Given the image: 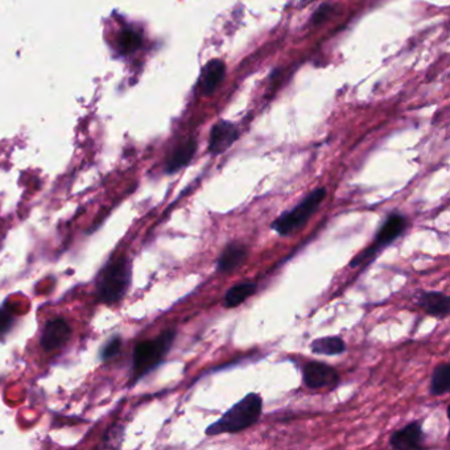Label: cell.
<instances>
[{"label": "cell", "instance_id": "obj_1", "mask_svg": "<svg viewBox=\"0 0 450 450\" xmlns=\"http://www.w3.org/2000/svg\"><path fill=\"white\" fill-rule=\"evenodd\" d=\"M263 399L259 393H247L242 401L234 404L220 420L209 425L205 433L208 436H218L225 433H239L249 430L261 419Z\"/></svg>", "mask_w": 450, "mask_h": 450}, {"label": "cell", "instance_id": "obj_2", "mask_svg": "<svg viewBox=\"0 0 450 450\" xmlns=\"http://www.w3.org/2000/svg\"><path fill=\"white\" fill-rule=\"evenodd\" d=\"M177 331L168 329L153 340L143 341L136 345L132 360V381H138L148 372L155 370L168 355L176 340Z\"/></svg>", "mask_w": 450, "mask_h": 450}, {"label": "cell", "instance_id": "obj_3", "mask_svg": "<svg viewBox=\"0 0 450 450\" xmlns=\"http://www.w3.org/2000/svg\"><path fill=\"white\" fill-rule=\"evenodd\" d=\"M328 190L325 188H317L310 191L309 194L299 202L290 211L281 213L280 215L271 223V229L276 231L281 237H288L301 230L313 214L319 211L322 201L326 199Z\"/></svg>", "mask_w": 450, "mask_h": 450}, {"label": "cell", "instance_id": "obj_4", "mask_svg": "<svg viewBox=\"0 0 450 450\" xmlns=\"http://www.w3.org/2000/svg\"><path fill=\"white\" fill-rule=\"evenodd\" d=\"M130 280V261L126 256L110 261L98 278L97 293L100 300L109 305L119 302L129 290Z\"/></svg>", "mask_w": 450, "mask_h": 450}, {"label": "cell", "instance_id": "obj_5", "mask_svg": "<svg viewBox=\"0 0 450 450\" xmlns=\"http://www.w3.org/2000/svg\"><path fill=\"white\" fill-rule=\"evenodd\" d=\"M408 220L401 214V213H392L384 223L381 225L378 234L375 235V240L367 247L366 250L362 251L355 258H353L350 261V267H360V266H367L369 263L377 258V255L383 250L386 246L391 244L393 240L398 239L401 234L405 230Z\"/></svg>", "mask_w": 450, "mask_h": 450}, {"label": "cell", "instance_id": "obj_6", "mask_svg": "<svg viewBox=\"0 0 450 450\" xmlns=\"http://www.w3.org/2000/svg\"><path fill=\"white\" fill-rule=\"evenodd\" d=\"M304 384L312 390L320 389H334L340 383V374L329 365L312 360L302 366Z\"/></svg>", "mask_w": 450, "mask_h": 450}, {"label": "cell", "instance_id": "obj_7", "mask_svg": "<svg viewBox=\"0 0 450 450\" xmlns=\"http://www.w3.org/2000/svg\"><path fill=\"white\" fill-rule=\"evenodd\" d=\"M71 328L68 321L64 319L49 320L42 331L41 336V348L45 351H54L61 349L68 341L71 340Z\"/></svg>", "mask_w": 450, "mask_h": 450}, {"label": "cell", "instance_id": "obj_8", "mask_svg": "<svg viewBox=\"0 0 450 450\" xmlns=\"http://www.w3.org/2000/svg\"><path fill=\"white\" fill-rule=\"evenodd\" d=\"M415 302L432 317L445 319L449 316V296L439 290H418L415 295Z\"/></svg>", "mask_w": 450, "mask_h": 450}, {"label": "cell", "instance_id": "obj_9", "mask_svg": "<svg viewBox=\"0 0 450 450\" xmlns=\"http://www.w3.org/2000/svg\"><path fill=\"white\" fill-rule=\"evenodd\" d=\"M239 131L227 120H220L213 126L209 138V152L211 155H220L229 150L238 141Z\"/></svg>", "mask_w": 450, "mask_h": 450}, {"label": "cell", "instance_id": "obj_10", "mask_svg": "<svg viewBox=\"0 0 450 450\" xmlns=\"http://www.w3.org/2000/svg\"><path fill=\"white\" fill-rule=\"evenodd\" d=\"M424 442V432L421 422L413 421L408 425L396 430L390 439V445L393 449H421Z\"/></svg>", "mask_w": 450, "mask_h": 450}, {"label": "cell", "instance_id": "obj_11", "mask_svg": "<svg viewBox=\"0 0 450 450\" xmlns=\"http://www.w3.org/2000/svg\"><path fill=\"white\" fill-rule=\"evenodd\" d=\"M247 258L249 247L240 242H231L217 259V271L220 273L234 272L246 263Z\"/></svg>", "mask_w": 450, "mask_h": 450}, {"label": "cell", "instance_id": "obj_12", "mask_svg": "<svg viewBox=\"0 0 450 450\" xmlns=\"http://www.w3.org/2000/svg\"><path fill=\"white\" fill-rule=\"evenodd\" d=\"M226 65L220 60H211L203 66L201 74L200 86L202 94L211 95L220 88V82L225 78Z\"/></svg>", "mask_w": 450, "mask_h": 450}, {"label": "cell", "instance_id": "obj_13", "mask_svg": "<svg viewBox=\"0 0 450 450\" xmlns=\"http://www.w3.org/2000/svg\"><path fill=\"white\" fill-rule=\"evenodd\" d=\"M196 150H197V141L194 139H189V141L181 143L180 146L177 148H174L172 155L168 158V161L165 164V172L168 174H172V173H176L182 168H185L186 165H189L190 161L193 160V158L196 155Z\"/></svg>", "mask_w": 450, "mask_h": 450}, {"label": "cell", "instance_id": "obj_14", "mask_svg": "<svg viewBox=\"0 0 450 450\" xmlns=\"http://www.w3.org/2000/svg\"><path fill=\"white\" fill-rule=\"evenodd\" d=\"M256 290H258V284L252 281H242L239 284H235L226 292L223 299V307L229 309L237 308L247 299H250L251 296H254Z\"/></svg>", "mask_w": 450, "mask_h": 450}, {"label": "cell", "instance_id": "obj_15", "mask_svg": "<svg viewBox=\"0 0 450 450\" xmlns=\"http://www.w3.org/2000/svg\"><path fill=\"white\" fill-rule=\"evenodd\" d=\"M310 350L313 354H319V355H340L342 353L346 351V343L341 337H322L317 338L310 343Z\"/></svg>", "mask_w": 450, "mask_h": 450}, {"label": "cell", "instance_id": "obj_16", "mask_svg": "<svg viewBox=\"0 0 450 450\" xmlns=\"http://www.w3.org/2000/svg\"><path fill=\"white\" fill-rule=\"evenodd\" d=\"M450 389V365L449 363H441L439 365L430 379V393L434 396L445 395Z\"/></svg>", "mask_w": 450, "mask_h": 450}, {"label": "cell", "instance_id": "obj_17", "mask_svg": "<svg viewBox=\"0 0 450 450\" xmlns=\"http://www.w3.org/2000/svg\"><path fill=\"white\" fill-rule=\"evenodd\" d=\"M141 42V36L134 30H124L120 35L119 47L122 52L124 53H130L132 50L139 48Z\"/></svg>", "mask_w": 450, "mask_h": 450}, {"label": "cell", "instance_id": "obj_18", "mask_svg": "<svg viewBox=\"0 0 450 450\" xmlns=\"http://www.w3.org/2000/svg\"><path fill=\"white\" fill-rule=\"evenodd\" d=\"M120 348H122V340H120V337H118V336H117V337H112V338L105 345V348L102 349V351H100V358L103 360L114 358L115 355H118Z\"/></svg>", "mask_w": 450, "mask_h": 450}, {"label": "cell", "instance_id": "obj_19", "mask_svg": "<svg viewBox=\"0 0 450 450\" xmlns=\"http://www.w3.org/2000/svg\"><path fill=\"white\" fill-rule=\"evenodd\" d=\"M12 321H13V319H12V314H11L10 312L0 308V334L10 331L11 326H12Z\"/></svg>", "mask_w": 450, "mask_h": 450}, {"label": "cell", "instance_id": "obj_20", "mask_svg": "<svg viewBox=\"0 0 450 450\" xmlns=\"http://www.w3.org/2000/svg\"><path fill=\"white\" fill-rule=\"evenodd\" d=\"M331 11H333V6L331 4H324L322 7H320L317 12H316V15L313 16V23L314 24H320L322 21L325 20L329 15L331 13Z\"/></svg>", "mask_w": 450, "mask_h": 450}]
</instances>
